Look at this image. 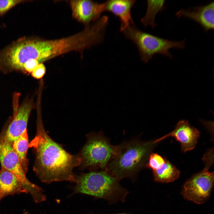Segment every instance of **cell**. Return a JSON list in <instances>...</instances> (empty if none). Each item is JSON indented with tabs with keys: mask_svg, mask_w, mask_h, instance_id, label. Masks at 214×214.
I'll return each mask as SVG.
<instances>
[{
	"mask_svg": "<svg viewBox=\"0 0 214 214\" xmlns=\"http://www.w3.org/2000/svg\"><path fill=\"white\" fill-rule=\"evenodd\" d=\"M36 135L29 144L36 152L34 170L41 181L46 183L62 181L75 182L73 169L81 164V158L66 152L46 132L40 119Z\"/></svg>",
	"mask_w": 214,
	"mask_h": 214,
	"instance_id": "obj_1",
	"label": "cell"
},
{
	"mask_svg": "<svg viewBox=\"0 0 214 214\" xmlns=\"http://www.w3.org/2000/svg\"><path fill=\"white\" fill-rule=\"evenodd\" d=\"M156 143L134 138L117 145L116 153L106 170L119 180L133 179L145 168L150 154Z\"/></svg>",
	"mask_w": 214,
	"mask_h": 214,
	"instance_id": "obj_2",
	"label": "cell"
},
{
	"mask_svg": "<svg viewBox=\"0 0 214 214\" xmlns=\"http://www.w3.org/2000/svg\"><path fill=\"white\" fill-rule=\"evenodd\" d=\"M75 178L74 193L89 195L112 203L124 202L128 193L120 185V180L105 170L92 171Z\"/></svg>",
	"mask_w": 214,
	"mask_h": 214,
	"instance_id": "obj_3",
	"label": "cell"
},
{
	"mask_svg": "<svg viewBox=\"0 0 214 214\" xmlns=\"http://www.w3.org/2000/svg\"><path fill=\"white\" fill-rule=\"evenodd\" d=\"M126 38L132 41L137 47L141 60L147 62L157 54L173 57L169 49H182L185 47V40L176 41L163 38L142 31L131 25L123 32Z\"/></svg>",
	"mask_w": 214,
	"mask_h": 214,
	"instance_id": "obj_4",
	"label": "cell"
},
{
	"mask_svg": "<svg viewBox=\"0 0 214 214\" xmlns=\"http://www.w3.org/2000/svg\"><path fill=\"white\" fill-rule=\"evenodd\" d=\"M213 150H207L202 158L204 168L185 183L181 192L185 199L201 204L209 199L214 185V172L209 171L213 163Z\"/></svg>",
	"mask_w": 214,
	"mask_h": 214,
	"instance_id": "obj_5",
	"label": "cell"
},
{
	"mask_svg": "<svg viewBox=\"0 0 214 214\" xmlns=\"http://www.w3.org/2000/svg\"><path fill=\"white\" fill-rule=\"evenodd\" d=\"M117 148V145L112 144L102 131L91 133L82 150L81 164L84 167L106 170Z\"/></svg>",
	"mask_w": 214,
	"mask_h": 214,
	"instance_id": "obj_6",
	"label": "cell"
},
{
	"mask_svg": "<svg viewBox=\"0 0 214 214\" xmlns=\"http://www.w3.org/2000/svg\"><path fill=\"white\" fill-rule=\"evenodd\" d=\"M0 163L2 168L14 174L22 182L28 192L36 203L45 201L46 197L42 189L27 178L19 158L14 150L12 144L0 139Z\"/></svg>",
	"mask_w": 214,
	"mask_h": 214,
	"instance_id": "obj_7",
	"label": "cell"
},
{
	"mask_svg": "<svg viewBox=\"0 0 214 214\" xmlns=\"http://www.w3.org/2000/svg\"><path fill=\"white\" fill-rule=\"evenodd\" d=\"M20 93H14L12 97V119L2 138L12 144L26 129L30 113L34 107L33 100L26 97L19 104Z\"/></svg>",
	"mask_w": 214,
	"mask_h": 214,
	"instance_id": "obj_8",
	"label": "cell"
},
{
	"mask_svg": "<svg viewBox=\"0 0 214 214\" xmlns=\"http://www.w3.org/2000/svg\"><path fill=\"white\" fill-rule=\"evenodd\" d=\"M200 134L199 131L192 126L188 121L182 120L177 124L173 130L154 141L157 143L168 137H174L180 143L182 152H185L195 147Z\"/></svg>",
	"mask_w": 214,
	"mask_h": 214,
	"instance_id": "obj_9",
	"label": "cell"
},
{
	"mask_svg": "<svg viewBox=\"0 0 214 214\" xmlns=\"http://www.w3.org/2000/svg\"><path fill=\"white\" fill-rule=\"evenodd\" d=\"M73 17L84 24L98 19L104 11V2L98 3L90 0H71L70 2Z\"/></svg>",
	"mask_w": 214,
	"mask_h": 214,
	"instance_id": "obj_10",
	"label": "cell"
},
{
	"mask_svg": "<svg viewBox=\"0 0 214 214\" xmlns=\"http://www.w3.org/2000/svg\"><path fill=\"white\" fill-rule=\"evenodd\" d=\"M214 2L207 4L181 9L176 14L178 18L183 17L193 20L199 24L205 32L214 29Z\"/></svg>",
	"mask_w": 214,
	"mask_h": 214,
	"instance_id": "obj_11",
	"label": "cell"
},
{
	"mask_svg": "<svg viewBox=\"0 0 214 214\" xmlns=\"http://www.w3.org/2000/svg\"><path fill=\"white\" fill-rule=\"evenodd\" d=\"M135 2L133 0H112L104 2V11L111 12L119 19L120 30L122 32L134 24L131 10Z\"/></svg>",
	"mask_w": 214,
	"mask_h": 214,
	"instance_id": "obj_12",
	"label": "cell"
},
{
	"mask_svg": "<svg viewBox=\"0 0 214 214\" xmlns=\"http://www.w3.org/2000/svg\"><path fill=\"white\" fill-rule=\"evenodd\" d=\"M28 193L22 182L14 174L2 168L0 170V195L2 198L9 195Z\"/></svg>",
	"mask_w": 214,
	"mask_h": 214,
	"instance_id": "obj_13",
	"label": "cell"
},
{
	"mask_svg": "<svg viewBox=\"0 0 214 214\" xmlns=\"http://www.w3.org/2000/svg\"><path fill=\"white\" fill-rule=\"evenodd\" d=\"M180 174L179 170L166 160L164 164L160 169L153 171L154 180L160 183L173 182L178 178Z\"/></svg>",
	"mask_w": 214,
	"mask_h": 214,
	"instance_id": "obj_14",
	"label": "cell"
},
{
	"mask_svg": "<svg viewBox=\"0 0 214 214\" xmlns=\"http://www.w3.org/2000/svg\"><path fill=\"white\" fill-rule=\"evenodd\" d=\"M13 148L17 155L21 165L25 173L28 165L26 156L29 147L27 129L12 143Z\"/></svg>",
	"mask_w": 214,
	"mask_h": 214,
	"instance_id": "obj_15",
	"label": "cell"
},
{
	"mask_svg": "<svg viewBox=\"0 0 214 214\" xmlns=\"http://www.w3.org/2000/svg\"><path fill=\"white\" fill-rule=\"evenodd\" d=\"M165 1V0L147 1L146 12L141 20V23L145 26H150L153 28L156 26L155 17L158 12L164 9Z\"/></svg>",
	"mask_w": 214,
	"mask_h": 214,
	"instance_id": "obj_16",
	"label": "cell"
},
{
	"mask_svg": "<svg viewBox=\"0 0 214 214\" xmlns=\"http://www.w3.org/2000/svg\"><path fill=\"white\" fill-rule=\"evenodd\" d=\"M165 162V160L160 155L156 153H151L150 155L145 167L151 169L152 171L160 169Z\"/></svg>",
	"mask_w": 214,
	"mask_h": 214,
	"instance_id": "obj_17",
	"label": "cell"
},
{
	"mask_svg": "<svg viewBox=\"0 0 214 214\" xmlns=\"http://www.w3.org/2000/svg\"><path fill=\"white\" fill-rule=\"evenodd\" d=\"M27 1H29L0 0V16L4 14L10 10L17 5Z\"/></svg>",
	"mask_w": 214,
	"mask_h": 214,
	"instance_id": "obj_18",
	"label": "cell"
},
{
	"mask_svg": "<svg viewBox=\"0 0 214 214\" xmlns=\"http://www.w3.org/2000/svg\"><path fill=\"white\" fill-rule=\"evenodd\" d=\"M45 71V65L43 63H40L31 73V75L34 78L39 79L43 76Z\"/></svg>",
	"mask_w": 214,
	"mask_h": 214,
	"instance_id": "obj_19",
	"label": "cell"
},
{
	"mask_svg": "<svg viewBox=\"0 0 214 214\" xmlns=\"http://www.w3.org/2000/svg\"><path fill=\"white\" fill-rule=\"evenodd\" d=\"M39 63L38 61L35 59H31L23 65L25 74L31 73Z\"/></svg>",
	"mask_w": 214,
	"mask_h": 214,
	"instance_id": "obj_20",
	"label": "cell"
},
{
	"mask_svg": "<svg viewBox=\"0 0 214 214\" xmlns=\"http://www.w3.org/2000/svg\"><path fill=\"white\" fill-rule=\"evenodd\" d=\"M23 214H30L28 212H25L23 213Z\"/></svg>",
	"mask_w": 214,
	"mask_h": 214,
	"instance_id": "obj_21",
	"label": "cell"
},
{
	"mask_svg": "<svg viewBox=\"0 0 214 214\" xmlns=\"http://www.w3.org/2000/svg\"><path fill=\"white\" fill-rule=\"evenodd\" d=\"M112 214H128V213H121Z\"/></svg>",
	"mask_w": 214,
	"mask_h": 214,
	"instance_id": "obj_22",
	"label": "cell"
},
{
	"mask_svg": "<svg viewBox=\"0 0 214 214\" xmlns=\"http://www.w3.org/2000/svg\"><path fill=\"white\" fill-rule=\"evenodd\" d=\"M2 199H3V198H2V197H1V196L0 195V201Z\"/></svg>",
	"mask_w": 214,
	"mask_h": 214,
	"instance_id": "obj_23",
	"label": "cell"
}]
</instances>
